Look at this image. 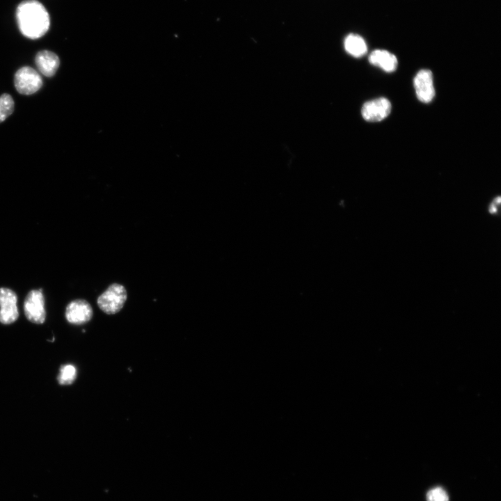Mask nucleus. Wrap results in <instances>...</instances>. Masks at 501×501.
I'll return each mask as SVG.
<instances>
[{"mask_svg": "<svg viewBox=\"0 0 501 501\" xmlns=\"http://www.w3.org/2000/svg\"><path fill=\"white\" fill-rule=\"evenodd\" d=\"M19 30L26 38L38 39L49 29L50 17L45 6L37 0H24L16 8Z\"/></svg>", "mask_w": 501, "mask_h": 501, "instance_id": "1", "label": "nucleus"}, {"mask_svg": "<svg viewBox=\"0 0 501 501\" xmlns=\"http://www.w3.org/2000/svg\"><path fill=\"white\" fill-rule=\"evenodd\" d=\"M127 298L125 287L121 284L113 283L98 296L97 303L104 313L114 315L123 308Z\"/></svg>", "mask_w": 501, "mask_h": 501, "instance_id": "2", "label": "nucleus"}, {"mask_svg": "<svg viewBox=\"0 0 501 501\" xmlns=\"http://www.w3.org/2000/svg\"><path fill=\"white\" fill-rule=\"evenodd\" d=\"M14 86L21 95H30L38 91L43 85L40 74L30 66H22L14 74Z\"/></svg>", "mask_w": 501, "mask_h": 501, "instance_id": "3", "label": "nucleus"}, {"mask_svg": "<svg viewBox=\"0 0 501 501\" xmlns=\"http://www.w3.org/2000/svg\"><path fill=\"white\" fill-rule=\"evenodd\" d=\"M27 319L34 324H42L46 317L45 299L42 289H33L27 294L24 303Z\"/></svg>", "mask_w": 501, "mask_h": 501, "instance_id": "4", "label": "nucleus"}, {"mask_svg": "<svg viewBox=\"0 0 501 501\" xmlns=\"http://www.w3.org/2000/svg\"><path fill=\"white\" fill-rule=\"evenodd\" d=\"M17 302V295L12 289L6 287L0 288V322L1 324H10L17 319L19 312Z\"/></svg>", "mask_w": 501, "mask_h": 501, "instance_id": "5", "label": "nucleus"}, {"mask_svg": "<svg viewBox=\"0 0 501 501\" xmlns=\"http://www.w3.org/2000/svg\"><path fill=\"white\" fill-rule=\"evenodd\" d=\"M93 312L90 304L86 300L77 299L71 301L66 307L65 318L72 324L81 325L88 322L93 317Z\"/></svg>", "mask_w": 501, "mask_h": 501, "instance_id": "6", "label": "nucleus"}, {"mask_svg": "<svg viewBox=\"0 0 501 501\" xmlns=\"http://www.w3.org/2000/svg\"><path fill=\"white\" fill-rule=\"evenodd\" d=\"M413 86L418 99L423 103L430 102L435 96L433 74L431 70H420L413 79Z\"/></svg>", "mask_w": 501, "mask_h": 501, "instance_id": "7", "label": "nucleus"}, {"mask_svg": "<svg viewBox=\"0 0 501 501\" xmlns=\"http://www.w3.org/2000/svg\"><path fill=\"white\" fill-rule=\"evenodd\" d=\"M391 107V103L388 99L379 97L365 102L361 113L367 121L379 122L390 113Z\"/></svg>", "mask_w": 501, "mask_h": 501, "instance_id": "8", "label": "nucleus"}, {"mask_svg": "<svg viewBox=\"0 0 501 501\" xmlns=\"http://www.w3.org/2000/svg\"><path fill=\"white\" fill-rule=\"evenodd\" d=\"M34 61L38 71L47 77L54 76L60 66L58 55L47 49L38 51Z\"/></svg>", "mask_w": 501, "mask_h": 501, "instance_id": "9", "label": "nucleus"}, {"mask_svg": "<svg viewBox=\"0 0 501 501\" xmlns=\"http://www.w3.org/2000/svg\"><path fill=\"white\" fill-rule=\"evenodd\" d=\"M369 63L387 72H394L397 67V59L392 53L382 49L373 51L369 56Z\"/></svg>", "mask_w": 501, "mask_h": 501, "instance_id": "10", "label": "nucleus"}, {"mask_svg": "<svg viewBox=\"0 0 501 501\" xmlns=\"http://www.w3.org/2000/svg\"><path fill=\"white\" fill-rule=\"evenodd\" d=\"M345 50L351 56L360 57L367 51V45L365 40L359 35L350 34L344 40Z\"/></svg>", "mask_w": 501, "mask_h": 501, "instance_id": "11", "label": "nucleus"}, {"mask_svg": "<svg viewBox=\"0 0 501 501\" xmlns=\"http://www.w3.org/2000/svg\"><path fill=\"white\" fill-rule=\"evenodd\" d=\"M15 109V102L8 93H3L0 95V123L7 119L13 114Z\"/></svg>", "mask_w": 501, "mask_h": 501, "instance_id": "12", "label": "nucleus"}, {"mask_svg": "<svg viewBox=\"0 0 501 501\" xmlns=\"http://www.w3.org/2000/svg\"><path fill=\"white\" fill-rule=\"evenodd\" d=\"M77 378V369L71 364L62 365L57 380L61 385L72 384Z\"/></svg>", "mask_w": 501, "mask_h": 501, "instance_id": "13", "label": "nucleus"}, {"mask_svg": "<svg viewBox=\"0 0 501 501\" xmlns=\"http://www.w3.org/2000/svg\"><path fill=\"white\" fill-rule=\"evenodd\" d=\"M427 501H449L447 491L440 486L430 489L426 495Z\"/></svg>", "mask_w": 501, "mask_h": 501, "instance_id": "14", "label": "nucleus"}]
</instances>
